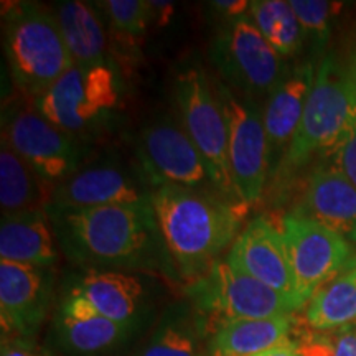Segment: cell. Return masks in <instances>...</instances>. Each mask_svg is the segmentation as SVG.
Listing matches in <instances>:
<instances>
[{
	"label": "cell",
	"instance_id": "11",
	"mask_svg": "<svg viewBox=\"0 0 356 356\" xmlns=\"http://www.w3.org/2000/svg\"><path fill=\"white\" fill-rule=\"evenodd\" d=\"M2 139L51 185L81 168L83 147L74 134L55 126L33 108H17L3 115Z\"/></svg>",
	"mask_w": 356,
	"mask_h": 356
},
{
	"label": "cell",
	"instance_id": "13",
	"mask_svg": "<svg viewBox=\"0 0 356 356\" xmlns=\"http://www.w3.org/2000/svg\"><path fill=\"white\" fill-rule=\"evenodd\" d=\"M226 261L241 273L287 297L299 309H304L297 296L282 231L264 216H257L248 222L231 246Z\"/></svg>",
	"mask_w": 356,
	"mask_h": 356
},
{
	"label": "cell",
	"instance_id": "3",
	"mask_svg": "<svg viewBox=\"0 0 356 356\" xmlns=\"http://www.w3.org/2000/svg\"><path fill=\"white\" fill-rule=\"evenodd\" d=\"M3 44L15 86L33 101L74 65L55 13L33 2L3 12Z\"/></svg>",
	"mask_w": 356,
	"mask_h": 356
},
{
	"label": "cell",
	"instance_id": "17",
	"mask_svg": "<svg viewBox=\"0 0 356 356\" xmlns=\"http://www.w3.org/2000/svg\"><path fill=\"white\" fill-rule=\"evenodd\" d=\"M134 325L102 317L78 292L70 291L56 318L58 341L71 353L97 355L126 340Z\"/></svg>",
	"mask_w": 356,
	"mask_h": 356
},
{
	"label": "cell",
	"instance_id": "1",
	"mask_svg": "<svg viewBox=\"0 0 356 356\" xmlns=\"http://www.w3.org/2000/svg\"><path fill=\"white\" fill-rule=\"evenodd\" d=\"M150 202L163 243L180 277H203L238 238L241 204L220 191L165 185L150 191Z\"/></svg>",
	"mask_w": 356,
	"mask_h": 356
},
{
	"label": "cell",
	"instance_id": "23",
	"mask_svg": "<svg viewBox=\"0 0 356 356\" xmlns=\"http://www.w3.org/2000/svg\"><path fill=\"white\" fill-rule=\"evenodd\" d=\"M55 185L48 184L2 139L0 147V204L2 215L26 210H47Z\"/></svg>",
	"mask_w": 356,
	"mask_h": 356
},
{
	"label": "cell",
	"instance_id": "12",
	"mask_svg": "<svg viewBox=\"0 0 356 356\" xmlns=\"http://www.w3.org/2000/svg\"><path fill=\"white\" fill-rule=\"evenodd\" d=\"M139 159L142 170L155 188L165 185L202 188L204 184H211L202 154L184 126H177L170 119L144 129L139 140Z\"/></svg>",
	"mask_w": 356,
	"mask_h": 356
},
{
	"label": "cell",
	"instance_id": "8",
	"mask_svg": "<svg viewBox=\"0 0 356 356\" xmlns=\"http://www.w3.org/2000/svg\"><path fill=\"white\" fill-rule=\"evenodd\" d=\"M297 296L304 307L315 292L356 267V246L299 210L280 222Z\"/></svg>",
	"mask_w": 356,
	"mask_h": 356
},
{
	"label": "cell",
	"instance_id": "22",
	"mask_svg": "<svg viewBox=\"0 0 356 356\" xmlns=\"http://www.w3.org/2000/svg\"><path fill=\"white\" fill-rule=\"evenodd\" d=\"M55 17L74 65L95 66L111 63L108 60L109 47L104 26L89 3L79 0L61 2L58 3Z\"/></svg>",
	"mask_w": 356,
	"mask_h": 356
},
{
	"label": "cell",
	"instance_id": "6",
	"mask_svg": "<svg viewBox=\"0 0 356 356\" xmlns=\"http://www.w3.org/2000/svg\"><path fill=\"white\" fill-rule=\"evenodd\" d=\"M188 293L198 309L210 315L215 330L234 320L282 317L300 310L287 297L238 270L226 259H218L203 277L190 282Z\"/></svg>",
	"mask_w": 356,
	"mask_h": 356
},
{
	"label": "cell",
	"instance_id": "27",
	"mask_svg": "<svg viewBox=\"0 0 356 356\" xmlns=\"http://www.w3.org/2000/svg\"><path fill=\"white\" fill-rule=\"evenodd\" d=\"M134 356H204L198 335L184 322L162 325Z\"/></svg>",
	"mask_w": 356,
	"mask_h": 356
},
{
	"label": "cell",
	"instance_id": "34",
	"mask_svg": "<svg viewBox=\"0 0 356 356\" xmlns=\"http://www.w3.org/2000/svg\"><path fill=\"white\" fill-rule=\"evenodd\" d=\"M254 356H300L299 346H297V341L287 340L279 346H275L273 350H267L264 353L254 355Z\"/></svg>",
	"mask_w": 356,
	"mask_h": 356
},
{
	"label": "cell",
	"instance_id": "30",
	"mask_svg": "<svg viewBox=\"0 0 356 356\" xmlns=\"http://www.w3.org/2000/svg\"><path fill=\"white\" fill-rule=\"evenodd\" d=\"M0 356H55L50 351L40 348L30 340H20V338H8L2 341V351Z\"/></svg>",
	"mask_w": 356,
	"mask_h": 356
},
{
	"label": "cell",
	"instance_id": "25",
	"mask_svg": "<svg viewBox=\"0 0 356 356\" xmlns=\"http://www.w3.org/2000/svg\"><path fill=\"white\" fill-rule=\"evenodd\" d=\"M249 19L280 58L293 56L304 44V30L286 0H252Z\"/></svg>",
	"mask_w": 356,
	"mask_h": 356
},
{
	"label": "cell",
	"instance_id": "26",
	"mask_svg": "<svg viewBox=\"0 0 356 356\" xmlns=\"http://www.w3.org/2000/svg\"><path fill=\"white\" fill-rule=\"evenodd\" d=\"M118 37L126 43H137L152 22L150 2L145 0H106L99 3Z\"/></svg>",
	"mask_w": 356,
	"mask_h": 356
},
{
	"label": "cell",
	"instance_id": "4",
	"mask_svg": "<svg viewBox=\"0 0 356 356\" xmlns=\"http://www.w3.org/2000/svg\"><path fill=\"white\" fill-rule=\"evenodd\" d=\"M356 124V86L348 70L333 56L320 61L310 96L284 165L299 168L317 152L340 145Z\"/></svg>",
	"mask_w": 356,
	"mask_h": 356
},
{
	"label": "cell",
	"instance_id": "21",
	"mask_svg": "<svg viewBox=\"0 0 356 356\" xmlns=\"http://www.w3.org/2000/svg\"><path fill=\"white\" fill-rule=\"evenodd\" d=\"M292 315L234 320L220 325L210 338L208 356H254L291 340Z\"/></svg>",
	"mask_w": 356,
	"mask_h": 356
},
{
	"label": "cell",
	"instance_id": "7",
	"mask_svg": "<svg viewBox=\"0 0 356 356\" xmlns=\"http://www.w3.org/2000/svg\"><path fill=\"white\" fill-rule=\"evenodd\" d=\"M228 129L231 178L241 202L256 203L269 175V147L262 111L251 97L239 95L225 81L211 83Z\"/></svg>",
	"mask_w": 356,
	"mask_h": 356
},
{
	"label": "cell",
	"instance_id": "19",
	"mask_svg": "<svg viewBox=\"0 0 356 356\" xmlns=\"http://www.w3.org/2000/svg\"><path fill=\"white\" fill-rule=\"evenodd\" d=\"M55 231L44 210L2 215L0 261L50 267L58 259Z\"/></svg>",
	"mask_w": 356,
	"mask_h": 356
},
{
	"label": "cell",
	"instance_id": "10",
	"mask_svg": "<svg viewBox=\"0 0 356 356\" xmlns=\"http://www.w3.org/2000/svg\"><path fill=\"white\" fill-rule=\"evenodd\" d=\"M210 56L225 83L254 99L284 76L282 58L266 42L249 15L231 20L215 35Z\"/></svg>",
	"mask_w": 356,
	"mask_h": 356
},
{
	"label": "cell",
	"instance_id": "5",
	"mask_svg": "<svg viewBox=\"0 0 356 356\" xmlns=\"http://www.w3.org/2000/svg\"><path fill=\"white\" fill-rule=\"evenodd\" d=\"M175 99L184 129L207 163L213 188L243 203L231 178L225 115L207 74L195 66L180 71L175 78Z\"/></svg>",
	"mask_w": 356,
	"mask_h": 356
},
{
	"label": "cell",
	"instance_id": "33",
	"mask_svg": "<svg viewBox=\"0 0 356 356\" xmlns=\"http://www.w3.org/2000/svg\"><path fill=\"white\" fill-rule=\"evenodd\" d=\"M150 10H152V24H157L160 26L167 25L168 20L172 19L173 7L172 2H159V0H149Z\"/></svg>",
	"mask_w": 356,
	"mask_h": 356
},
{
	"label": "cell",
	"instance_id": "20",
	"mask_svg": "<svg viewBox=\"0 0 356 356\" xmlns=\"http://www.w3.org/2000/svg\"><path fill=\"white\" fill-rule=\"evenodd\" d=\"M71 291L83 296L102 317L134 325L144 300V284L121 270H88Z\"/></svg>",
	"mask_w": 356,
	"mask_h": 356
},
{
	"label": "cell",
	"instance_id": "15",
	"mask_svg": "<svg viewBox=\"0 0 356 356\" xmlns=\"http://www.w3.org/2000/svg\"><path fill=\"white\" fill-rule=\"evenodd\" d=\"M150 202V193L122 167L97 163L79 168L55 185L47 210L73 211L88 208Z\"/></svg>",
	"mask_w": 356,
	"mask_h": 356
},
{
	"label": "cell",
	"instance_id": "24",
	"mask_svg": "<svg viewBox=\"0 0 356 356\" xmlns=\"http://www.w3.org/2000/svg\"><path fill=\"white\" fill-rule=\"evenodd\" d=\"M305 322L317 332L356 325V267L320 287L305 305Z\"/></svg>",
	"mask_w": 356,
	"mask_h": 356
},
{
	"label": "cell",
	"instance_id": "29",
	"mask_svg": "<svg viewBox=\"0 0 356 356\" xmlns=\"http://www.w3.org/2000/svg\"><path fill=\"white\" fill-rule=\"evenodd\" d=\"M335 168L356 186V124L332 154Z\"/></svg>",
	"mask_w": 356,
	"mask_h": 356
},
{
	"label": "cell",
	"instance_id": "31",
	"mask_svg": "<svg viewBox=\"0 0 356 356\" xmlns=\"http://www.w3.org/2000/svg\"><path fill=\"white\" fill-rule=\"evenodd\" d=\"M333 356H356V325L338 330L332 337Z\"/></svg>",
	"mask_w": 356,
	"mask_h": 356
},
{
	"label": "cell",
	"instance_id": "2",
	"mask_svg": "<svg viewBox=\"0 0 356 356\" xmlns=\"http://www.w3.org/2000/svg\"><path fill=\"white\" fill-rule=\"evenodd\" d=\"M44 211L65 254L92 270L152 264L163 249L152 202Z\"/></svg>",
	"mask_w": 356,
	"mask_h": 356
},
{
	"label": "cell",
	"instance_id": "16",
	"mask_svg": "<svg viewBox=\"0 0 356 356\" xmlns=\"http://www.w3.org/2000/svg\"><path fill=\"white\" fill-rule=\"evenodd\" d=\"M315 73L317 70L310 61L297 65L284 73L267 96L262 119L269 147V170L270 167L277 165L282 152H287L296 137L314 86Z\"/></svg>",
	"mask_w": 356,
	"mask_h": 356
},
{
	"label": "cell",
	"instance_id": "18",
	"mask_svg": "<svg viewBox=\"0 0 356 356\" xmlns=\"http://www.w3.org/2000/svg\"><path fill=\"white\" fill-rule=\"evenodd\" d=\"M299 211L356 246V186L338 168L312 173Z\"/></svg>",
	"mask_w": 356,
	"mask_h": 356
},
{
	"label": "cell",
	"instance_id": "9",
	"mask_svg": "<svg viewBox=\"0 0 356 356\" xmlns=\"http://www.w3.org/2000/svg\"><path fill=\"white\" fill-rule=\"evenodd\" d=\"M119 89V76L111 63L73 65L33 104L44 119L76 134L95 126L118 106Z\"/></svg>",
	"mask_w": 356,
	"mask_h": 356
},
{
	"label": "cell",
	"instance_id": "32",
	"mask_svg": "<svg viewBox=\"0 0 356 356\" xmlns=\"http://www.w3.org/2000/svg\"><path fill=\"white\" fill-rule=\"evenodd\" d=\"M211 6L225 17L236 20L246 15L249 7H251V2H248V0H215V2H211Z\"/></svg>",
	"mask_w": 356,
	"mask_h": 356
},
{
	"label": "cell",
	"instance_id": "14",
	"mask_svg": "<svg viewBox=\"0 0 356 356\" xmlns=\"http://www.w3.org/2000/svg\"><path fill=\"white\" fill-rule=\"evenodd\" d=\"M51 293L48 267L0 261V318L3 337L30 340L47 317Z\"/></svg>",
	"mask_w": 356,
	"mask_h": 356
},
{
	"label": "cell",
	"instance_id": "35",
	"mask_svg": "<svg viewBox=\"0 0 356 356\" xmlns=\"http://www.w3.org/2000/svg\"><path fill=\"white\" fill-rule=\"evenodd\" d=\"M346 70H348L350 76H351V79H353V83H355V86H356V53L353 55V58H351L348 68H346Z\"/></svg>",
	"mask_w": 356,
	"mask_h": 356
},
{
	"label": "cell",
	"instance_id": "28",
	"mask_svg": "<svg viewBox=\"0 0 356 356\" xmlns=\"http://www.w3.org/2000/svg\"><path fill=\"white\" fill-rule=\"evenodd\" d=\"M291 7L304 30L305 38H312V42L322 48L330 37L332 12L335 10V3L323 0H291Z\"/></svg>",
	"mask_w": 356,
	"mask_h": 356
}]
</instances>
